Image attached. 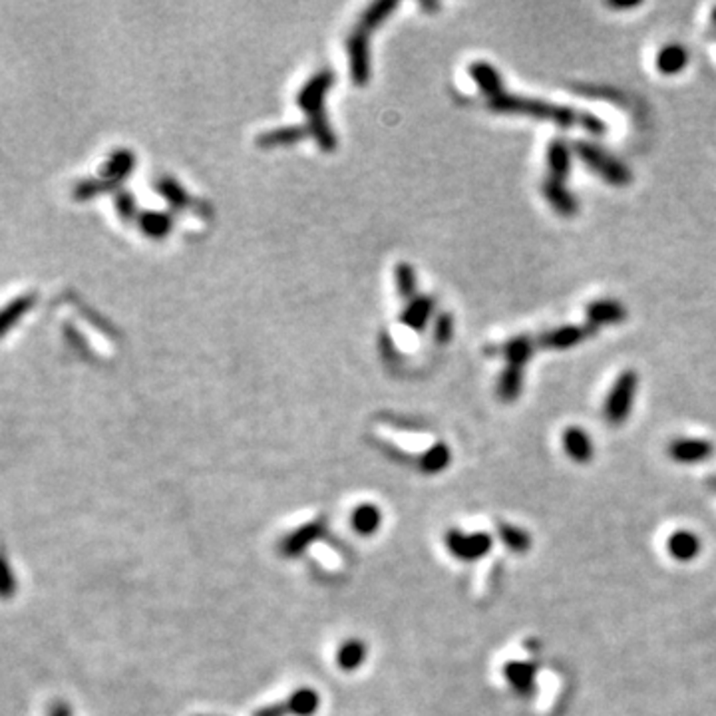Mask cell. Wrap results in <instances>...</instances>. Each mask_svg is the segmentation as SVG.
Segmentation results:
<instances>
[{
    "label": "cell",
    "mask_w": 716,
    "mask_h": 716,
    "mask_svg": "<svg viewBox=\"0 0 716 716\" xmlns=\"http://www.w3.org/2000/svg\"><path fill=\"white\" fill-rule=\"evenodd\" d=\"M542 194L545 197V202L552 205L555 214H560L563 217H572L577 214L579 204L572 192H567V187L560 179L547 177L542 187Z\"/></svg>",
    "instance_id": "cell-12"
},
{
    "label": "cell",
    "mask_w": 716,
    "mask_h": 716,
    "mask_svg": "<svg viewBox=\"0 0 716 716\" xmlns=\"http://www.w3.org/2000/svg\"><path fill=\"white\" fill-rule=\"evenodd\" d=\"M470 76L472 80L476 82V86L482 90L483 96L488 100L490 98H496L500 96L503 90V80H502V74L496 66H492L490 62L486 60H478V62H472L470 65Z\"/></svg>",
    "instance_id": "cell-13"
},
{
    "label": "cell",
    "mask_w": 716,
    "mask_h": 716,
    "mask_svg": "<svg viewBox=\"0 0 716 716\" xmlns=\"http://www.w3.org/2000/svg\"><path fill=\"white\" fill-rule=\"evenodd\" d=\"M597 331L599 329L592 323L563 324V326H560V329H553V331H547V333L540 334L535 341H537V346H542V349L565 351V349H572V346L582 344L587 339H593Z\"/></svg>",
    "instance_id": "cell-5"
},
{
    "label": "cell",
    "mask_w": 716,
    "mask_h": 716,
    "mask_svg": "<svg viewBox=\"0 0 716 716\" xmlns=\"http://www.w3.org/2000/svg\"><path fill=\"white\" fill-rule=\"evenodd\" d=\"M142 229L152 237H164L170 231V219L160 214H145L142 217Z\"/></svg>",
    "instance_id": "cell-31"
},
{
    "label": "cell",
    "mask_w": 716,
    "mask_h": 716,
    "mask_svg": "<svg viewBox=\"0 0 716 716\" xmlns=\"http://www.w3.org/2000/svg\"><path fill=\"white\" fill-rule=\"evenodd\" d=\"M609 6H611V8H615V10H627V8H637V6H639V3H633V5H623V3H609Z\"/></svg>",
    "instance_id": "cell-37"
},
{
    "label": "cell",
    "mask_w": 716,
    "mask_h": 716,
    "mask_svg": "<svg viewBox=\"0 0 716 716\" xmlns=\"http://www.w3.org/2000/svg\"><path fill=\"white\" fill-rule=\"evenodd\" d=\"M331 86H333V74L331 72L324 70V72L317 74V76H314L307 84V86L299 92V106L307 110V114L317 110V108H323L324 92L329 90Z\"/></svg>",
    "instance_id": "cell-18"
},
{
    "label": "cell",
    "mask_w": 716,
    "mask_h": 716,
    "mask_svg": "<svg viewBox=\"0 0 716 716\" xmlns=\"http://www.w3.org/2000/svg\"><path fill=\"white\" fill-rule=\"evenodd\" d=\"M563 452L575 464H589L595 456V444L589 432L582 426L565 428L562 436Z\"/></svg>",
    "instance_id": "cell-8"
},
{
    "label": "cell",
    "mask_w": 716,
    "mask_h": 716,
    "mask_svg": "<svg viewBox=\"0 0 716 716\" xmlns=\"http://www.w3.org/2000/svg\"><path fill=\"white\" fill-rule=\"evenodd\" d=\"M432 311H434V301H432L430 297H416L406 307V311L403 314V323L408 324L410 329L423 331L430 319Z\"/></svg>",
    "instance_id": "cell-23"
},
{
    "label": "cell",
    "mask_w": 716,
    "mask_h": 716,
    "mask_svg": "<svg viewBox=\"0 0 716 716\" xmlns=\"http://www.w3.org/2000/svg\"><path fill=\"white\" fill-rule=\"evenodd\" d=\"M667 454L672 462H677V464L694 466V464H702V462H707L714 454V446L704 438H684L682 436V438H675L672 442H669Z\"/></svg>",
    "instance_id": "cell-6"
},
{
    "label": "cell",
    "mask_w": 716,
    "mask_h": 716,
    "mask_svg": "<svg viewBox=\"0 0 716 716\" xmlns=\"http://www.w3.org/2000/svg\"><path fill=\"white\" fill-rule=\"evenodd\" d=\"M689 50L677 42L665 45L657 55V70L662 76H677L689 66Z\"/></svg>",
    "instance_id": "cell-16"
},
{
    "label": "cell",
    "mask_w": 716,
    "mask_h": 716,
    "mask_svg": "<svg viewBox=\"0 0 716 716\" xmlns=\"http://www.w3.org/2000/svg\"><path fill=\"white\" fill-rule=\"evenodd\" d=\"M452 334H454V321H452L450 314H440V317L436 319V324H434L436 343H440V344L450 343Z\"/></svg>",
    "instance_id": "cell-33"
},
{
    "label": "cell",
    "mask_w": 716,
    "mask_h": 716,
    "mask_svg": "<svg viewBox=\"0 0 716 716\" xmlns=\"http://www.w3.org/2000/svg\"><path fill=\"white\" fill-rule=\"evenodd\" d=\"M304 130L301 128H281L275 132H267L263 134L259 138V145L263 147H273V145H287V144H294L297 140L304 138Z\"/></svg>",
    "instance_id": "cell-26"
},
{
    "label": "cell",
    "mask_w": 716,
    "mask_h": 716,
    "mask_svg": "<svg viewBox=\"0 0 716 716\" xmlns=\"http://www.w3.org/2000/svg\"><path fill=\"white\" fill-rule=\"evenodd\" d=\"M575 152L579 155V160H582L589 170H593L599 177L605 179L607 184L623 187L633 182V174H631L629 165L619 162L617 157L607 154L599 145L589 142H577Z\"/></svg>",
    "instance_id": "cell-2"
},
{
    "label": "cell",
    "mask_w": 716,
    "mask_h": 716,
    "mask_svg": "<svg viewBox=\"0 0 716 716\" xmlns=\"http://www.w3.org/2000/svg\"><path fill=\"white\" fill-rule=\"evenodd\" d=\"M353 530L358 535H373L381 530L383 512L374 503H361L351 515Z\"/></svg>",
    "instance_id": "cell-19"
},
{
    "label": "cell",
    "mask_w": 716,
    "mask_h": 716,
    "mask_svg": "<svg viewBox=\"0 0 716 716\" xmlns=\"http://www.w3.org/2000/svg\"><path fill=\"white\" fill-rule=\"evenodd\" d=\"M450 460H452V452L446 444H438L432 446L430 450H426L423 456L418 460V466L424 473H440L444 472L450 466Z\"/></svg>",
    "instance_id": "cell-24"
},
{
    "label": "cell",
    "mask_w": 716,
    "mask_h": 716,
    "mask_svg": "<svg viewBox=\"0 0 716 716\" xmlns=\"http://www.w3.org/2000/svg\"><path fill=\"white\" fill-rule=\"evenodd\" d=\"M503 679L520 697H532L537 681V667L530 661H510L503 665Z\"/></svg>",
    "instance_id": "cell-9"
},
{
    "label": "cell",
    "mask_w": 716,
    "mask_h": 716,
    "mask_svg": "<svg viewBox=\"0 0 716 716\" xmlns=\"http://www.w3.org/2000/svg\"><path fill=\"white\" fill-rule=\"evenodd\" d=\"M396 285L404 299H410L416 294V273L413 267L406 265V263L396 265Z\"/></svg>",
    "instance_id": "cell-27"
},
{
    "label": "cell",
    "mask_w": 716,
    "mask_h": 716,
    "mask_svg": "<svg viewBox=\"0 0 716 716\" xmlns=\"http://www.w3.org/2000/svg\"><path fill=\"white\" fill-rule=\"evenodd\" d=\"M639 391V374L635 371H625L617 376V381L611 388L605 404H603V418L611 426H621L627 423L631 414V408L635 403V394Z\"/></svg>",
    "instance_id": "cell-3"
},
{
    "label": "cell",
    "mask_w": 716,
    "mask_h": 716,
    "mask_svg": "<svg viewBox=\"0 0 716 716\" xmlns=\"http://www.w3.org/2000/svg\"><path fill=\"white\" fill-rule=\"evenodd\" d=\"M488 106L496 114L525 115V118L553 122L557 125H562V128H582L593 135H603L607 132V125L593 114L573 110L567 106H555V104L518 96V94L502 92L500 96L488 100Z\"/></svg>",
    "instance_id": "cell-1"
},
{
    "label": "cell",
    "mask_w": 716,
    "mask_h": 716,
    "mask_svg": "<svg viewBox=\"0 0 716 716\" xmlns=\"http://www.w3.org/2000/svg\"><path fill=\"white\" fill-rule=\"evenodd\" d=\"M157 192H160L167 202H170L172 205H175V207H179V205H184L185 204V194H184V189L179 187L174 179H167V177H164L160 184H157Z\"/></svg>",
    "instance_id": "cell-32"
},
{
    "label": "cell",
    "mask_w": 716,
    "mask_h": 716,
    "mask_svg": "<svg viewBox=\"0 0 716 716\" xmlns=\"http://www.w3.org/2000/svg\"><path fill=\"white\" fill-rule=\"evenodd\" d=\"M500 540L503 542L505 547H510L512 552H528L530 545H532V537L530 533L525 532L523 528H518V525H512V523H502L500 525Z\"/></svg>",
    "instance_id": "cell-25"
},
{
    "label": "cell",
    "mask_w": 716,
    "mask_h": 716,
    "mask_svg": "<svg viewBox=\"0 0 716 716\" xmlns=\"http://www.w3.org/2000/svg\"><path fill=\"white\" fill-rule=\"evenodd\" d=\"M394 8H396L394 0H383V3H374V5L364 13L363 26H364L366 30H368V28H374L376 25H381L383 20H386V16L391 15Z\"/></svg>",
    "instance_id": "cell-29"
},
{
    "label": "cell",
    "mask_w": 716,
    "mask_h": 716,
    "mask_svg": "<svg viewBox=\"0 0 716 716\" xmlns=\"http://www.w3.org/2000/svg\"><path fill=\"white\" fill-rule=\"evenodd\" d=\"M48 716H72L70 704L65 702V701L52 702V704H50V709H48Z\"/></svg>",
    "instance_id": "cell-35"
},
{
    "label": "cell",
    "mask_w": 716,
    "mask_h": 716,
    "mask_svg": "<svg viewBox=\"0 0 716 716\" xmlns=\"http://www.w3.org/2000/svg\"><path fill=\"white\" fill-rule=\"evenodd\" d=\"M712 25H714V26H716V8H714V10H712Z\"/></svg>",
    "instance_id": "cell-38"
},
{
    "label": "cell",
    "mask_w": 716,
    "mask_h": 716,
    "mask_svg": "<svg viewBox=\"0 0 716 716\" xmlns=\"http://www.w3.org/2000/svg\"><path fill=\"white\" fill-rule=\"evenodd\" d=\"M366 652H368V647L363 643L361 639H351V641H346V643H343L339 652H336V662H339V667L343 671L353 672L366 661Z\"/></svg>",
    "instance_id": "cell-22"
},
{
    "label": "cell",
    "mask_w": 716,
    "mask_h": 716,
    "mask_svg": "<svg viewBox=\"0 0 716 716\" xmlns=\"http://www.w3.org/2000/svg\"><path fill=\"white\" fill-rule=\"evenodd\" d=\"M324 533H326V518H317V520L303 523L281 542V547H279L281 555L297 557L303 552H307L314 542H319L321 537H324Z\"/></svg>",
    "instance_id": "cell-7"
},
{
    "label": "cell",
    "mask_w": 716,
    "mask_h": 716,
    "mask_svg": "<svg viewBox=\"0 0 716 716\" xmlns=\"http://www.w3.org/2000/svg\"><path fill=\"white\" fill-rule=\"evenodd\" d=\"M30 303H33V297H20V299L10 303L3 313V326H0V331L8 333V329L18 321L20 314H23L30 307Z\"/></svg>",
    "instance_id": "cell-30"
},
{
    "label": "cell",
    "mask_w": 716,
    "mask_h": 716,
    "mask_svg": "<svg viewBox=\"0 0 716 716\" xmlns=\"http://www.w3.org/2000/svg\"><path fill=\"white\" fill-rule=\"evenodd\" d=\"M349 56H351V72L354 84L364 86L368 82V74H371V70H368V42L364 30H358L356 35L351 36Z\"/></svg>",
    "instance_id": "cell-15"
},
{
    "label": "cell",
    "mask_w": 716,
    "mask_h": 716,
    "mask_svg": "<svg viewBox=\"0 0 716 716\" xmlns=\"http://www.w3.org/2000/svg\"><path fill=\"white\" fill-rule=\"evenodd\" d=\"M115 205H118V212L124 219H130L134 215V202L128 194H120L115 199Z\"/></svg>",
    "instance_id": "cell-34"
},
{
    "label": "cell",
    "mask_w": 716,
    "mask_h": 716,
    "mask_svg": "<svg viewBox=\"0 0 716 716\" xmlns=\"http://www.w3.org/2000/svg\"><path fill=\"white\" fill-rule=\"evenodd\" d=\"M132 165H134L132 154L118 152L112 157L110 164L104 167V177H106V179H120V177H124L125 174L132 170Z\"/></svg>",
    "instance_id": "cell-28"
},
{
    "label": "cell",
    "mask_w": 716,
    "mask_h": 716,
    "mask_svg": "<svg viewBox=\"0 0 716 716\" xmlns=\"http://www.w3.org/2000/svg\"><path fill=\"white\" fill-rule=\"evenodd\" d=\"M535 351H537V341L532 339V336H525V334L515 336V339H510V341H505L496 346H490L488 349L490 354L502 356V358H505V363H508L510 366H520V368H525V364L532 361Z\"/></svg>",
    "instance_id": "cell-10"
},
{
    "label": "cell",
    "mask_w": 716,
    "mask_h": 716,
    "mask_svg": "<svg viewBox=\"0 0 716 716\" xmlns=\"http://www.w3.org/2000/svg\"><path fill=\"white\" fill-rule=\"evenodd\" d=\"M572 147L565 140H553L547 147V170L550 177L560 179L565 184L567 175L572 172Z\"/></svg>",
    "instance_id": "cell-17"
},
{
    "label": "cell",
    "mask_w": 716,
    "mask_h": 716,
    "mask_svg": "<svg viewBox=\"0 0 716 716\" xmlns=\"http://www.w3.org/2000/svg\"><path fill=\"white\" fill-rule=\"evenodd\" d=\"M523 388V368L520 366H505L498 381V396L502 403H515L520 398Z\"/></svg>",
    "instance_id": "cell-20"
},
{
    "label": "cell",
    "mask_w": 716,
    "mask_h": 716,
    "mask_svg": "<svg viewBox=\"0 0 716 716\" xmlns=\"http://www.w3.org/2000/svg\"><path fill=\"white\" fill-rule=\"evenodd\" d=\"M289 709V716H313L321 709V697L313 689L294 691L289 699H285Z\"/></svg>",
    "instance_id": "cell-21"
},
{
    "label": "cell",
    "mask_w": 716,
    "mask_h": 716,
    "mask_svg": "<svg viewBox=\"0 0 716 716\" xmlns=\"http://www.w3.org/2000/svg\"><path fill=\"white\" fill-rule=\"evenodd\" d=\"M667 552L672 560L679 563H691L699 557L702 552L701 537L691 530H679L669 535L667 540Z\"/></svg>",
    "instance_id": "cell-11"
},
{
    "label": "cell",
    "mask_w": 716,
    "mask_h": 716,
    "mask_svg": "<svg viewBox=\"0 0 716 716\" xmlns=\"http://www.w3.org/2000/svg\"><path fill=\"white\" fill-rule=\"evenodd\" d=\"M15 589H16V585H15V577H13V572H10V565H8V562L5 563V583H3V595L5 597H10L15 593Z\"/></svg>",
    "instance_id": "cell-36"
},
{
    "label": "cell",
    "mask_w": 716,
    "mask_h": 716,
    "mask_svg": "<svg viewBox=\"0 0 716 716\" xmlns=\"http://www.w3.org/2000/svg\"><path fill=\"white\" fill-rule=\"evenodd\" d=\"M627 319V309L619 301L613 299H602L595 301L587 307V323L593 326H609L619 324Z\"/></svg>",
    "instance_id": "cell-14"
},
{
    "label": "cell",
    "mask_w": 716,
    "mask_h": 716,
    "mask_svg": "<svg viewBox=\"0 0 716 716\" xmlns=\"http://www.w3.org/2000/svg\"><path fill=\"white\" fill-rule=\"evenodd\" d=\"M446 547L448 552L456 557L460 562H478L482 557H486L492 550L493 540L492 535L486 532H476V533H466L462 530H450L446 533Z\"/></svg>",
    "instance_id": "cell-4"
}]
</instances>
